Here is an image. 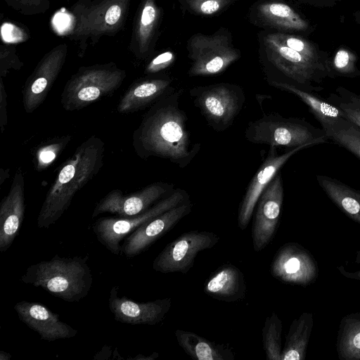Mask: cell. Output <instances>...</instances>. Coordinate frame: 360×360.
I'll return each mask as SVG.
<instances>
[{"mask_svg":"<svg viewBox=\"0 0 360 360\" xmlns=\"http://www.w3.org/2000/svg\"><path fill=\"white\" fill-rule=\"evenodd\" d=\"M72 139L70 135L56 137L41 145L35 151L34 164L40 172L48 168L60 155Z\"/></svg>","mask_w":360,"mask_h":360,"instance_id":"cell-30","label":"cell"},{"mask_svg":"<svg viewBox=\"0 0 360 360\" xmlns=\"http://www.w3.org/2000/svg\"><path fill=\"white\" fill-rule=\"evenodd\" d=\"M264 46L268 60L290 78L293 82L292 84L312 92L323 89L311 83H321L328 75L325 65L282 44L272 34L264 37Z\"/></svg>","mask_w":360,"mask_h":360,"instance_id":"cell-10","label":"cell"},{"mask_svg":"<svg viewBox=\"0 0 360 360\" xmlns=\"http://www.w3.org/2000/svg\"><path fill=\"white\" fill-rule=\"evenodd\" d=\"M161 11L155 0H141L134 18L129 49L138 59L148 57L154 46Z\"/></svg>","mask_w":360,"mask_h":360,"instance_id":"cell-20","label":"cell"},{"mask_svg":"<svg viewBox=\"0 0 360 360\" xmlns=\"http://www.w3.org/2000/svg\"><path fill=\"white\" fill-rule=\"evenodd\" d=\"M127 77L115 63L80 67L67 81L60 96L68 111L82 110L117 90Z\"/></svg>","mask_w":360,"mask_h":360,"instance_id":"cell-5","label":"cell"},{"mask_svg":"<svg viewBox=\"0 0 360 360\" xmlns=\"http://www.w3.org/2000/svg\"><path fill=\"white\" fill-rule=\"evenodd\" d=\"M174 191V186L165 182H155L127 195L120 189H113L97 202L91 218L106 212L120 217L137 215L169 195Z\"/></svg>","mask_w":360,"mask_h":360,"instance_id":"cell-12","label":"cell"},{"mask_svg":"<svg viewBox=\"0 0 360 360\" xmlns=\"http://www.w3.org/2000/svg\"><path fill=\"white\" fill-rule=\"evenodd\" d=\"M263 22L278 29L302 30L307 25L288 5L276 1L264 2L258 7Z\"/></svg>","mask_w":360,"mask_h":360,"instance_id":"cell-25","label":"cell"},{"mask_svg":"<svg viewBox=\"0 0 360 360\" xmlns=\"http://www.w3.org/2000/svg\"><path fill=\"white\" fill-rule=\"evenodd\" d=\"M311 146L304 144L292 148L281 155L277 153L276 147L270 146L267 156L250 182L240 205L238 225L242 231L249 224L259 196L281 168L297 152Z\"/></svg>","mask_w":360,"mask_h":360,"instance_id":"cell-15","label":"cell"},{"mask_svg":"<svg viewBox=\"0 0 360 360\" xmlns=\"http://www.w3.org/2000/svg\"><path fill=\"white\" fill-rule=\"evenodd\" d=\"M328 139L345 148L360 159V127L346 119L340 117L325 129Z\"/></svg>","mask_w":360,"mask_h":360,"instance_id":"cell-27","label":"cell"},{"mask_svg":"<svg viewBox=\"0 0 360 360\" xmlns=\"http://www.w3.org/2000/svg\"><path fill=\"white\" fill-rule=\"evenodd\" d=\"M25 181L20 170L15 172L8 191L0 206V252H6L18 235L25 214Z\"/></svg>","mask_w":360,"mask_h":360,"instance_id":"cell-19","label":"cell"},{"mask_svg":"<svg viewBox=\"0 0 360 360\" xmlns=\"http://www.w3.org/2000/svg\"><path fill=\"white\" fill-rule=\"evenodd\" d=\"M340 108L345 117L360 127V94L339 86L326 98Z\"/></svg>","mask_w":360,"mask_h":360,"instance_id":"cell-28","label":"cell"},{"mask_svg":"<svg viewBox=\"0 0 360 360\" xmlns=\"http://www.w3.org/2000/svg\"><path fill=\"white\" fill-rule=\"evenodd\" d=\"M172 81L169 78L139 79L125 91L117 107L120 113H130L150 106L169 93Z\"/></svg>","mask_w":360,"mask_h":360,"instance_id":"cell-21","label":"cell"},{"mask_svg":"<svg viewBox=\"0 0 360 360\" xmlns=\"http://www.w3.org/2000/svg\"><path fill=\"white\" fill-rule=\"evenodd\" d=\"M6 4L16 12L32 16L45 13L50 8V0H4Z\"/></svg>","mask_w":360,"mask_h":360,"instance_id":"cell-34","label":"cell"},{"mask_svg":"<svg viewBox=\"0 0 360 360\" xmlns=\"http://www.w3.org/2000/svg\"><path fill=\"white\" fill-rule=\"evenodd\" d=\"M175 56L172 51H165L152 59L145 68V73H157L167 68L174 60Z\"/></svg>","mask_w":360,"mask_h":360,"instance_id":"cell-36","label":"cell"},{"mask_svg":"<svg viewBox=\"0 0 360 360\" xmlns=\"http://www.w3.org/2000/svg\"><path fill=\"white\" fill-rule=\"evenodd\" d=\"M88 258L56 255L49 260L28 266L21 276V281L40 287L64 301L79 302L88 295L93 282Z\"/></svg>","mask_w":360,"mask_h":360,"instance_id":"cell-3","label":"cell"},{"mask_svg":"<svg viewBox=\"0 0 360 360\" xmlns=\"http://www.w3.org/2000/svg\"><path fill=\"white\" fill-rule=\"evenodd\" d=\"M219 240V236L207 231L185 232L169 243L153 262V269L158 272L187 273L194 264L198 254L212 248Z\"/></svg>","mask_w":360,"mask_h":360,"instance_id":"cell-11","label":"cell"},{"mask_svg":"<svg viewBox=\"0 0 360 360\" xmlns=\"http://www.w3.org/2000/svg\"><path fill=\"white\" fill-rule=\"evenodd\" d=\"M271 85L297 96L309 108V110L324 130L335 120L345 117L342 110L312 91L301 89L291 83L273 81Z\"/></svg>","mask_w":360,"mask_h":360,"instance_id":"cell-24","label":"cell"},{"mask_svg":"<svg viewBox=\"0 0 360 360\" xmlns=\"http://www.w3.org/2000/svg\"><path fill=\"white\" fill-rule=\"evenodd\" d=\"M14 310L20 321L37 332L42 340L53 342L72 338L77 334L76 329L41 303L20 301L15 303Z\"/></svg>","mask_w":360,"mask_h":360,"instance_id":"cell-18","label":"cell"},{"mask_svg":"<svg viewBox=\"0 0 360 360\" xmlns=\"http://www.w3.org/2000/svg\"><path fill=\"white\" fill-rule=\"evenodd\" d=\"M182 90H172L151 105L134 131L136 154L146 160L155 157L186 167L200 150L193 143L186 127L187 117L179 108Z\"/></svg>","mask_w":360,"mask_h":360,"instance_id":"cell-1","label":"cell"},{"mask_svg":"<svg viewBox=\"0 0 360 360\" xmlns=\"http://www.w3.org/2000/svg\"><path fill=\"white\" fill-rule=\"evenodd\" d=\"M68 46L61 43L49 51L27 77L22 89V104L33 112L46 99L65 63Z\"/></svg>","mask_w":360,"mask_h":360,"instance_id":"cell-13","label":"cell"},{"mask_svg":"<svg viewBox=\"0 0 360 360\" xmlns=\"http://www.w3.org/2000/svg\"><path fill=\"white\" fill-rule=\"evenodd\" d=\"M189 200L188 194L181 188L174 191L145 212L129 217H101L92 226L96 238L107 250L114 255L122 253L120 243L128 235L142 224L167 210Z\"/></svg>","mask_w":360,"mask_h":360,"instance_id":"cell-7","label":"cell"},{"mask_svg":"<svg viewBox=\"0 0 360 360\" xmlns=\"http://www.w3.org/2000/svg\"><path fill=\"white\" fill-rule=\"evenodd\" d=\"M189 8L196 13L210 15L218 13L231 0H186Z\"/></svg>","mask_w":360,"mask_h":360,"instance_id":"cell-35","label":"cell"},{"mask_svg":"<svg viewBox=\"0 0 360 360\" xmlns=\"http://www.w3.org/2000/svg\"><path fill=\"white\" fill-rule=\"evenodd\" d=\"M104 152V142L93 135L63 163L39 210V228L48 229L63 216L75 194L102 168Z\"/></svg>","mask_w":360,"mask_h":360,"instance_id":"cell-2","label":"cell"},{"mask_svg":"<svg viewBox=\"0 0 360 360\" xmlns=\"http://www.w3.org/2000/svg\"><path fill=\"white\" fill-rule=\"evenodd\" d=\"M356 58L353 54L345 49L338 51L333 59V67L328 70L327 73L333 69L331 75L342 77H356L360 75L355 65Z\"/></svg>","mask_w":360,"mask_h":360,"instance_id":"cell-32","label":"cell"},{"mask_svg":"<svg viewBox=\"0 0 360 360\" xmlns=\"http://www.w3.org/2000/svg\"><path fill=\"white\" fill-rule=\"evenodd\" d=\"M245 137L253 143L291 148L304 144L323 143L328 140L322 129L315 127L305 120L284 117L278 114L264 115L250 122Z\"/></svg>","mask_w":360,"mask_h":360,"instance_id":"cell-6","label":"cell"},{"mask_svg":"<svg viewBox=\"0 0 360 360\" xmlns=\"http://www.w3.org/2000/svg\"><path fill=\"white\" fill-rule=\"evenodd\" d=\"M131 0H77L70 13L72 21L68 36L77 42L78 56L104 36L112 37L124 29Z\"/></svg>","mask_w":360,"mask_h":360,"instance_id":"cell-4","label":"cell"},{"mask_svg":"<svg viewBox=\"0 0 360 360\" xmlns=\"http://www.w3.org/2000/svg\"><path fill=\"white\" fill-rule=\"evenodd\" d=\"M319 185L344 211L350 215H360V191L341 181L324 175H316Z\"/></svg>","mask_w":360,"mask_h":360,"instance_id":"cell-26","label":"cell"},{"mask_svg":"<svg viewBox=\"0 0 360 360\" xmlns=\"http://www.w3.org/2000/svg\"><path fill=\"white\" fill-rule=\"evenodd\" d=\"M7 94L3 78L0 77V129L3 133L7 125Z\"/></svg>","mask_w":360,"mask_h":360,"instance_id":"cell-37","label":"cell"},{"mask_svg":"<svg viewBox=\"0 0 360 360\" xmlns=\"http://www.w3.org/2000/svg\"><path fill=\"white\" fill-rule=\"evenodd\" d=\"M204 292L220 301L233 302L241 300L246 293L245 276L233 264L222 265L207 279Z\"/></svg>","mask_w":360,"mask_h":360,"instance_id":"cell-22","label":"cell"},{"mask_svg":"<svg viewBox=\"0 0 360 360\" xmlns=\"http://www.w3.org/2000/svg\"><path fill=\"white\" fill-rule=\"evenodd\" d=\"M272 35L282 44L311 60L325 65L327 68L326 63L317 55L314 48L304 39L283 33H272Z\"/></svg>","mask_w":360,"mask_h":360,"instance_id":"cell-31","label":"cell"},{"mask_svg":"<svg viewBox=\"0 0 360 360\" xmlns=\"http://www.w3.org/2000/svg\"><path fill=\"white\" fill-rule=\"evenodd\" d=\"M192 207L188 200L142 224L124 238L122 253L128 258L141 254L188 215Z\"/></svg>","mask_w":360,"mask_h":360,"instance_id":"cell-16","label":"cell"},{"mask_svg":"<svg viewBox=\"0 0 360 360\" xmlns=\"http://www.w3.org/2000/svg\"><path fill=\"white\" fill-rule=\"evenodd\" d=\"M12 357V355L4 351L0 352V360H9Z\"/></svg>","mask_w":360,"mask_h":360,"instance_id":"cell-38","label":"cell"},{"mask_svg":"<svg viewBox=\"0 0 360 360\" xmlns=\"http://www.w3.org/2000/svg\"><path fill=\"white\" fill-rule=\"evenodd\" d=\"M23 67V63L17 54L14 44L7 42L0 46V77L7 75L11 70H20Z\"/></svg>","mask_w":360,"mask_h":360,"instance_id":"cell-33","label":"cell"},{"mask_svg":"<svg viewBox=\"0 0 360 360\" xmlns=\"http://www.w3.org/2000/svg\"><path fill=\"white\" fill-rule=\"evenodd\" d=\"M174 335L179 345L193 359L233 360L234 353L225 345L212 342L198 334L177 329Z\"/></svg>","mask_w":360,"mask_h":360,"instance_id":"cell-23","label":"cell"},{"mask_svg":"<svg viewBox=\"0 0 360 360\" xmlns=\"http://www.w3.org/2000/svg\"><path fill=\"white\" fill-rule=\"evenodd\" d=\"M281 321L276 313L266 318L262 332L263 347L268 360H281Z\"/></svg>","mask_w":360,"mask_h":360,"instance_id":"cell-29","label":"cell"},{"mask_svg":"<svg viewBox=\"0 0 360 360\" xmlns=\"http://www.w3.org/2000/svg\"><path fill=\"white\" fill-rule=\"evenodd\" d=\"M190 95L209 125L217 131L233 124L245 101L240 86L227 83L197 86L190 90Z\"/></svg>","mask_w":360,"mask_h":360,"instance_id":"cell-8","label":"cell"},{"mask_svg":"<svg viewBox=\"0 0 360 360\" xmlns=\"http://www.w3.org/2000/svg\"><path fill=\"white\" fill-rule=\"evenodd\" d=\"M189 58L192 63L191 76H210L225 70L240 56V51L231 44L229 34L217 32L211 35H193L188 43Z\"/></svg>","mask_w":360,"mask_h":360,"instance_id":"cell-9","label":"cell"},{"mask_svg":"<svg viewBox=\"0 0 360 360\" xmlns=\"http://www.w3.org/2000/svg\"><path fill=\"white\" fill-rule=\"evenodd\" d=\"M353 345L358 349H360V333H357L353 339Z\"/></svg>","mask_w":360,"mask_h":360,"instance_id":"cell-39","label":"cell"},{"mask_svg":"<svg viewBox=\"0 0 360 360\" xmlns=\"http://www.w3.org/2000/svg\"><path fill=\"white\" fill-rule=\"evenodd\" d=\"M283 199L281 174L278 172L259 196L252 228L253 248L264 250L272 240Z\"/></svg>","mask_w":360,"mask_h":360,"instance_id":"cell-14","label":"cell"},{"mask_svg":"<svg viewBox=\"0 0 360 360\" xmlns=\"http://www.w3.org/2000/svg\"><path fill=\"white\" fill-rule=\"evenodd\" d=\"M118 291L117 286L111 288L108 304L114 319L120 323L154 326L163 320L172 307L171 297L139 302L120 297Z\"/></svg>","mask_w":360,"mask_h":360,"instance_id":"cell-17","label":"cell"}]
</instances>
